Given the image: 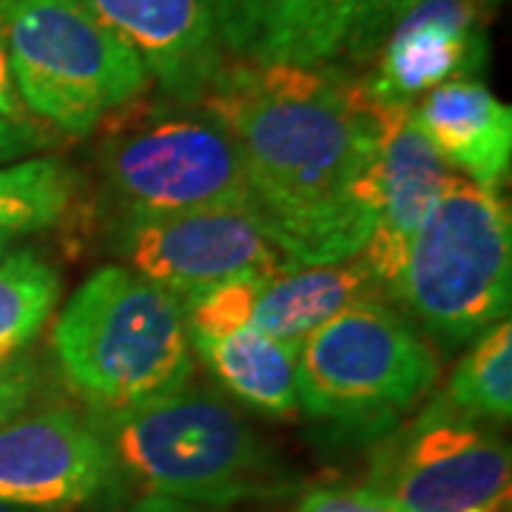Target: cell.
<instances>
[{
  "mask_svg": "<svg viewBox=\"0 0 512 512\" xmlns=\"http://www.w3.org/2000/svg\"><path fill=\"white\" fill-rule=\"evenodd\" d=\"M197 109L231 137L256 220L296 268L362 254L379 220V100L362 80L234 57Z\"/></svg>",
  "mask_w": 512,
  "mask_h": 512,
  "instance_id": "1",
  "label": "cell"
},
{
  "mask_svg": "<svg viewBox=\"0 0 512 512\" xmlns=\"http://www.w3.org/2000/svg\"><path fill=\"white\" fill-rule=\"evenodd\" d=\"M92 430L109 447L114 481L137 493L222 510L291 493L282 461L220 396L180 387L126 410H94Z\"/></svg>",
  "mask_w": 512,
  "mask_h": 512,
  "instance_id": "2",
  "label": "cell"
},
{
  "mask_svg": "<svg viewBox=\"0 0 512 512\" xmlns=\"http://www.w3.org/2000/svg\"><path fill=\"white\" fill-rule=\"evenodd\" d=\"M52 350L92 410H126L194 376L183 305L126 265L100 268L72 293L52 330Z\"/></svg>",
  "mask_w": 512,
  "mask_h": 512,
  "instance_id": "3",
  "label": "cell"
},
{
  "mask_svg": "<svg viewBox=\"0 0 512 512\" xmlns=\"http://www.w3.org/2000/svg\"><path fill=\"white\" fill-rule=\"evenodd\" d=\"M393 291L447 345L498 325L512 296V222L498 191L453 174L410 242Z\"/></svg>",
  "mask_w": 512,
  "mask_h": 512,
  "instance_id": "4",
  "label": "cell"
},
{
  "mask_svg": "<svg viewBox=\"0 0 512 512\" xmlns=\"http://www.w3.org/2000/svg\"><path fill=\"white\" fill-rule=\"evenodd\" d=\"M6 49L23 109L69 137L151 86L137 52L77 0H6Z\"/></svg>",
  "mask_w": 512,
  "mask_h": 512,
  "instance_id": "5",
  "label": "cell"
},
{
  "mask_svg": "<svg viewBox=\"0 0 512 512\" xmlns=\"http://www.w3.org/2000/svg\"><path fill=\"white\" fill-rule=\"evenodd\" d=\"M439 379L433 348L402 313L367 296L299 345L296 402L342 430H384Z\"/></svg>",
  "mask_w": 512,
  "mask_h": 512,
  "instance_id": "6",
  "label": "cell"
},
{
  "mask_svg": "<svg viewBox=\"0 0 512 512\" xmlns=\"http://www.w3.org/2000/svg\"><path fill=\"white\" fill-rule=\"evenodd\" d=\"M100 126L103 180L123 217L214 208L254 214L237 148L208 114L126 109Z\"/></svg>",
  "mask_w": 512,
  "mask_h": 512,
  "instance_id": "7",
  "label": "cell"
},
{
  "mask_svg": "<svg viewBox=\"0 0 512 512\" xmlns=\"http://www.w3.org/2000/svg\"><path fill=\"white\" fill-rule=\"evenodd\" d=\"M367 487L402 512H507L510 450L439 399L376 447Z\"/></svg>",
  "mask_w": 512,
  "mask_h": 512,
  "instance_id": "8",
  "label": "cell"
},
{
  "mask_svg": "<svg viewBox=\"0 0 512 512\" xmlns=\"http://www.w3.org/2000/svg\"><path fill=\"white\" fill-rule=\"evenodd\" d=\"M114 251L126 268L180 305L234 276H276L296 268L251 211H180L123 217Z\"/></svg>",
  "mask_w": 512,
  "mask_h": 512,
  "instance_id": "9",
  "label": "cell"
},
{
  "mask_svg": "<svg viewBox=\"0 0 512 512\" xmlns=\"http://www.w3.org/2000/svg\"><path fill=\"white\" fill-rule=\"evenodd\" d=\"M114 484L109 447L66 410L0 424V501L63 512L92 504Z\"/></svg>",
  "mask_w": 512,
  "mask_h": 512,
  "instance_id": "10",
  "label": "cell"
},
{
  "mask_svg": "<svg viewBox=\"0 0 512 512\" xmlns=\"http://www.w3.org/2000/svg\"><path fill=\"white\" fill-rule=\"evenodd\" d=\"M490 55L487 6L478 0H413L387 29L365 89L384 103H413L453 80H473Z\"/></svg>",
  "mask_w": 512,
  "mask_h": 512,
  "instance_id": "11",
  "label": "cell"
},
{
  "mask_svg": "<svg viewBox=\"0 0 512 512\" xmlns=\"http://www.w3.org/2000/svg\"><path fill=\"white\" fill-rule=\"evenodd\" d=\"M453 174L424 137L413 103L379 100V220L359 254L379 285L393 288L410 242Z\"/></svg>",
  "mask_w": 512,
  "mask_h": 512,
  "instance_id": "12",
  "label": "cell"
},
{
  "mask_svg": "<svg viewBox=\"0 0 512 512\" xmlns=\"http://www.w3.org/2000/svg\"><path fill=\"white\" fill-rule=\"evenodd\" d=\"M146 63L171 100L197 106L225 60L208 0H77Z\"/></svg>",
  "mask_w": 512,
  "mask_h": 512,
  "instance_id": "13",
  "label": "cell"
},
{
  "mask_svg": "<svg viewBox=\"0 0 512 512\" xmlns=\"http://www.w3.org/2000/svg\"><path fill=\"white\" fill-rule=\"evenodd\" d=\"M424 137L453 171L498 191L512 163V111L478 80H453L413 106Z\"/></svg>",
  "mask_w": 512,
  "mask_h": 512,
  "instance_id": "14",
  "label": "cell"
},
{
  "mask_svg": "<svg viewBox=\"0 0 512 512\" xmlns=\"http://www.w3.org/2000/svg\"><path fill=\"white\" fill-rule=\"evenodd\" d=\"M413 0H302L262 63L336 66L373 60L387 29Z\"/></svg>",
  "mask_w": 512,
  "mask_h": 512,
  "instance_id": "15",
  "label": "cell"
},
{
  "mask_svg": "<svg viewBox=\"0 0 512 512\" xmlns=\"http://www.w3.org/2000/svg\"><path fill=\"white\" fill-rule=\"evenodd\" d=\"M376 288L382 285L370 274L362 256L336 265L291 268L265 279L254 328L282 342L302 345L313 330L322 328L345 308L376 296Z\"/></svg>",
  "mask_w": 512,
  "mask_h": 512,
  "instance_id": "16",
  "label": "cell"
},
{
  "mask_svg": "<svg viewBox=\"0 0 512 512\" xmlns=\"http://www.w3.org/2000/svg\"><path fill=\"white\" fill-rule=\"evenodd\" d=\"M188 339L197 356L211 367V373L239 402L271 419L296 416L299 345L274 339L256 330L254 325L222 339H208V336H188Z\"/></svg>",
  "mask_w": 512,
  "mask_h": 512,
  "instance_id": "17",
  "label": "cell"
},
{
  "mask_svg": "<svg viewBox=\"0 0 512 512\" xmlns=\"http://www.w3.org/2000/svg\"><path fill=\"white\" fill-rule=\"evenodd\" d=\"M60 276L35 251L0 256V367L26 348L60 302Z\"/></svg>",
  "mask_w": 512,
  "mask_h": 512,
  "instance_id": "18",
  "label": "cell"
},
{
  "mask_svg": "<svg viewBox=\"0 0 512 512\" xmlns=\"http://www.w3.org/2000/svg\"><path fill=\"white\" fill-rule=\"evenodd\" d=\"M470 419L510 421L512 416V325L501 319L484 330L473 350L458 362L441 396Z\"/></svg>",
  "mask_w": 512,
  "mask_h": 512,
  "instance_id": "19",
  "label": "cell"
},
{
  "mask_svg": "<svg viewBox=\"0 0 512 512\" xmlns=\"http://www.w3.org/2000/svg\"><path fill=\"white\" fill-rule=\"evenodd\" d=\"M74 202L72 171L60 160H20L0 168V231H40Z\"/></svg>",
  "mask_w": 512,
  "mask_h": 512,
  "instance_id": "20",
  "label": "cell"
},
{
  "mask_svg": "<svg viewBox=\"0 0 512 512\" xmlns=\"http://www.w3.org/2000/svg\"><path fill=\"white\" fill-rule=\"evenodd\" d=\"M299 3L302 0H208L222 52L237 60H265Z\"/></svg>",
  "mask_w": 512,
  "mask_h": 512,
  "instance_id": "21",
  "label": "cell"
},
{
  "mask_svg": "<svg viewBox=\"0 0 512 512\" xmlns=\"http://www.w3.org/2000/svg\"><path fill=\"white\" fill-rule=\"evenodd\" d=\"M265 279L268 276H234L191 296L188 302H183L188 336L222 339L251 328Z\"/></svg>",
  "mask_w": 512,
  "mask_h": 512,
  "instance_id": "22",
  "label": "cell"
},
{
  "mask_svg": "<svg viewBox=\"0 0 512 512\" xmlns=\"http://www.w3.org/2000/svg\"><path fill=\"white\" fill-rule=\"evenodd\" d=\"M296 512H402L373 487H322L302 498Z\"/></svg>",
  "mask_w": 512,
  "mask_h": 512,
  "instance_id": "23",
  "label": "cell"
},
{
  "mask_svg": "<svg viewBox=\"0 0 512 512\" xmlns=\"http://www.w3.org/2000/svg\"><path fill=\"white\" fill-rule=\"evenodd\" d=\"M37 387V373L32 365L9 362L0 367V424L23 416L26 404L32 402Z\"/></svg>",
  "mask_w": 512,
  "mask_h": 512,
  "instance_id": "24",
  "label": "cell"
},
{
  "mask_svg": "<svg viewBox=\"0 0 512 512\" xmlns=\"http://www.w3.org/2000/svg\"><path fill=\"white\" fill-rule=\"evenodd\" d=\"M0 117L20 123V126H37L29 111L20 103L12 66H9V49H6V0H0Z\"/></svg>",
  "mask_w": 512,
  "mask_h": 512,
  "instance_id": "25",
  "label": "cell"
},
{
  "mask_svg": "<svg viewBox=\"0 0 512 512\" xmlns=\"http://www.w3.org/2000/svg\"><path fill=\"white\" fill-rule=\"evenodd\" d=\"M46 143L49 140L37 126H20V123L0 117V168L20 163L23 157H29L32 151L43 148Z\"/></svg>",
  "mask_w": 512,
  "mask_h": 512,
  "instance_id": "26",
  "label": "cell"
},
{
  "mask_svg": "<svg viewBox=\"0 0 512 512\" xmlns=\"http://www.w3.org/2000/svg\"><path fill=\"white\" fill-rule=\"evenodd\" d=\"M123 512H220L211 507H197V504H185V501H174V498H157V495H146L143 501L131 504Z\"/></svg>",
  "mask_w": 512,
  "mask_h": 512,
  "instance_id": "27",
  "label": "cell"
},
{
  "mask_svg": "<svg viewBox=\"0 0 512 512\" xmlns=\"http://www.w3.org/2000/svg\"><path fill=\"white\" fill-rule=\"evenodd\" d=\"M0 512H49V510H35V507H20V504H9V501H0Z\"/></svg>",
  "mask_w": 512,
  "mask_h": 512,
  "instance_id": "28",
  "label": "cell"
},
{
  "mask_svg": "<svg viewBox=\"0 0 512 512\" xmlns=\"http://www.w3.org/2000/svg\"><path fill=\"white\" fill-rule=\"evenodd\" d=\"M12 239H15V234H6V231H0V256L6 254V248L12 245Z\"/></svg>",
  "mask_w": 512,
  "mask_h": 512,
  "instance_id": "29",
  "label": "cell"
},
{
  "mask_svg": "<svg viewBox=\"0 0 512 512\" xmlns=\"http://www.w3.org/2000/svg\"><path fill=\"white\" fill-rule=\"evenodd\" d=\"M478 3H484V6H487V9H490V6H495V3H498V0H478Z\"/></svg>",
  "mask_w": 512,
  "mask_h": 512,
  "instance_id": "30",
  "label": "cell"
}]
</instances>
